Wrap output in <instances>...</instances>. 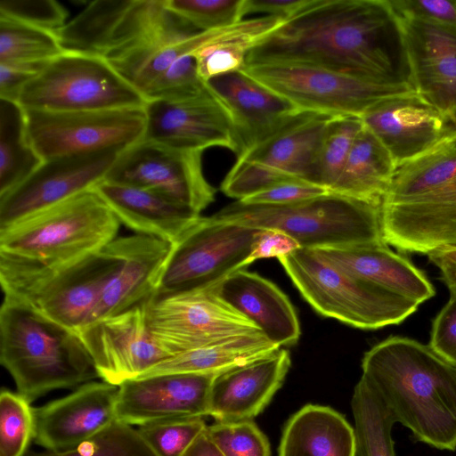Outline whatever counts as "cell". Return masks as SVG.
<instances>
[{"label":"cell","instance_id":"1","mask_svg":"<svg viewBox=\"0 0 456 456\" xmlns=\"http://www.w3.org/2000/svg\"><path fill=\"white\" fill-rule=\"evenodd\" d=\"M269 63L414 89L402 21L388 0H308L249 50L244 67Z\"/></svg>","mask_w":456,"mask_h":456},{"label":"cell","instance_id":"2","mask_svg":"<svg viewBox=\"0 0 456 456\" xmlns=\"http://www.w3.org/2000/svg\"><path fill=\"white\" fill-rule=\"evenodd\" d=\"M362 376L415 440L456 450V368L428 346L392 336L367 351Z\"/></svg>","mask_w":456,"mask_h":456},{"label":"cell","instance_id":"3","mask_svg":"<svg viewBox=\"0 0 456 456\" xmlns=\"http://www.w3.org/2000/svg\"><path fill=\"white\" fill-rule=\"evenodd\" d=\"M387 245L421 254L456 247V140L398 166L381 200Z\"/></svg>","mask_w":456,"mask_h":456},{"label":"cell","instance_id":"4","mask_svg":"<svg viewBox=\"0 0 456 456\" xmlns=\"http://www.w3.org/2000/svg\"><path fill=\"white\" fill-rule=\"evenodd\" d=\"M0 362L30 403L99 378L77 331L8 296L0 307Z\"/></svg>","mask_w":456,"mask_h":456},{"label":"cell","instance_id":"5","mask_svg":"<svg viewBox=\"0 0 456 456\" xmlns=\"http://www.w3.org/2000/svg\"><path fill=\"white\" fill-rule=\"evenodd\" d=\"M120 223L92 188L0 229V260L56 266L102 250Z\"/></svg>","mask_w":456,"mask_h":456},{"label":"cell","instance_id":"6","mask_svg":"<svg viewBox=\"0 0 456 456\" xmlns=\"http://www.w3.org/2000/svg\"><path fill=\"white\" fill-rule=\"evenodd\" d=\"M256 229H274L315 249L384 241L381 202L334 192L289 205L231 203L213 215Z\"/></svg>","mask_w":456,"mask_h":456},{"label":"cell","instance_id":"7","mask_svg":"<svg viewBox=\"0 0 456 456\" xmlns=\"http://www.w3.org/2000/svg\"><path fill=\"white\" fill-rule=\"evenodd\" d=\"M199 31L170 10L166 0H95L56 36L64 52L94 55L111 64Z\"/></svg>","mask_w":456,"mask_h":456},{"label":"cell","instance_id":"8","mask_svg":"<svg viewBox=\"0 0 456 456\" xmlns=\"http://www.w3.org/2000/svg\"><path fill=\"white\" fill-rule=\"evenodd\" d=\"M118 265L110 243L98 252L56 266L0 260V284L4 296L77 331L89 322Z\"/></svg>","mask_w":456,"mask_h":456},{"label":"cell","instance_id":"9","mask_svg":"<svg viewBox=\"0 0 456 456\" xmlns=\"http://www.w3.org/2000/svg\"><path fill=\"white\" fill-rule=\"evenodd\" d=\"M278 260L317 313L355 328L399 324L419 305L350 274L314 249L299 248Z\"/></svg>","mask_w":456,"mask_h":456},{"label":"cell","instance_id":"10","mask_svg":"<svg viewBox=\"0 0 456 456\" xmlns=\"http://www.w3.org/2000/svg\"><path fill=\"white\" fill-rule=\"evenodd\" d=\"M333 118L299 112L274 134L236 157L221 191L242 200L283 183L316 184L322 142Z\"/></svg>","mask_w":456,"mask_h":456},{"label":"cell","instance_id":"11","mask_svg":"<svg viewBox=\"0 0 456 456\" xmlns=\"http://www.w3.org/2000/svg\"><path fill=\"white\" fill-rule=\"evenodd\" d=\"M25 110L80 111L144 108L146 99L105 60L64 52L21 90Z\"/></svg>","mask_w":456,"mask_h":456},{"label":"cell","instance_id":"12","mask_svg":"<svg viewBox=\"0 0 456 456\" xmlns=\"http://www.w3.org/2000/svg\"><path fill=\"white\" fill-rule=\"evenodd\" d=\"M261 230L213 216H200L173 243L155 294L200 290L218 284L248 265Z\"/></svg>","mask_w":456,"mask_h":456},{"label":"cell","instance_id":"13","mask_svg":"<svg viewBox=\"0 0 456 456\" xmlns=\"http://www.w3.org/2000/svg\"><path fill=\"white\" fill-rule=\"evenodd\" d=\"M144 306L151 337L171 355L263 334L253 322L224 302L212 287L154 294L144 301Z\"/></svg>","mask_w":456,"mask_h":456},{"label":"cell","instance_id":"14","mask_svg":"<svg viewBox=\"0 0 456 456\" xmlns=\"http://www.w3.org/2000/svg\"><path fill=\"white\" fill-rule=\"evenodd\" d=\"M27 133L44 159L124 151L144 138V108L80 111L25 110Z\"/></svg>","mask_w":456,"mask_h":456},{"label":"cell","instance_id":"15","mask_svg":"<svg viewBox=\"0 0 456 456\" xmlns=\"http://www.w3.org/2000/svg\"><path fill=\"white\" fill-rule=\"evenodd\" d=\"M242 69L300 110L333 117L361 118L386 98L415 91L410 87L379 86L324 68L302 64L269 63Z\"/></svg>","mask_w":456,"mask_h":456},{"label":"cell","instance_id":"16","mask_svg":"<svg viewBox=\"0 0 456 456\" xmlns=\"http://www.w3.org/2000/svg\"><path fill=\"white\" fill-rule=\"evenodd\" d=\"M202 152L142 139L119 154L104 180L151 190L200 214L216 195Z\"/></svg>","mask_w":456,"mask_h":456},{"label":"cell","instance_id":"17","mask_svg":"<svg viewBox=\"0 0 456 456\" xmlns=\"http://www.w3.org/2000/svg\"><path fill=\"white\" fill-rule=\"evenodd\" d=\"M122 151L108 150L44 160L27 179L0 196V229L94 188L105 179Z\"/></svg>","mask_w":456,"mask_h":456},{"label":"cell","instance_id":"18","mask_svg":"<svg viewBox=\"0 0 456 456\" xmlns=\"http://www.w3.org/2000/svg\"><path fill=\"white\" fill-rule=\"evenodd\" d=\"M77 332L99 378L118 387L172 356L151 337L144 301L119 314L94 321Z\"/></svg>","mask_w":456,"mask_h":456},{"label":"cell","instance_id":"19","mask_svg":"<svg viewBox=\"0 0 456 456\" xmlns=\"http://www.w3.org/2000/svg\"><path fill=\"white\" fill-rule=\"evenodd\" d=\"M144 110L143 139L181 150L223 147L239 153L230 116L208 87L192 97L148 102Z\"/></svg>","mask_w":456,"mask_h":456},{"label":"cell","instance_id":"20","mask_svg":"<svg viewBox=\"0 0 456 456\" xmlns=\"http://www.w3.org/2000/svg\"><path fill=\"white\" fill-rule=\"evenodd\" d=\"M118 387L89 381L66 396L34 408V442L50 452L70 450L114 421Z\"/></svg>","mask_w":456,"mask_h":456},{"label":"cell","instance_id":"21","mask_svg":"<svg viewBox=\"0 0 456 456\" xmlns=\"http://www.w3.org/2000/svg\"><path fill=\"white\" fill-rule=\"evenodd\" d=\"M215 374H166L126 380L118 386L117 419L151 422L208 416Z\"/></svg>","mask_w":456,"mask_h":456},{"label":"cell","instance_id":"22","mask_svg":"<svg viewBox=\"0 0 456 456\" xmlns=\"http://www.w3.org/2000/svg\"><path fill=\"white\" fill-rule=\"evenodd\" d=\"M206 84L232 122L239 144L237 157L274 134L302 111L242 69L214 77Z\"/></svg>","mask_w":456,"mask_h":456},{"label":"cell","instance_id":"23","mask_svg":"<svg viewBox=\"0 0 456 456\" xmlns=\"http://www.w3.org/2000/svg\"><path fill=\"white\" fill-rule=\"evenodd\" d=\"M110 246L118 256V265L88 323L128 310L153 296L158 291L173 244L135 233L117 237Z\"/></svg>","mask_w":456,"mask_h":456},{"label":"cell","instance_id":"24","mask_svg":"<svg viewBox=\"0 0 456 456\" xmlns=\"http://www.w3.org/2000/svg\"><path fill=\"white\" fill-rule=\"evenodd\" d=\"M396 167L431 149L444 136V116L415 91L386 98L362 117Z\"/></svg>","mask_w":456,"mask_h":456},{"label":"cell","instance_id":"25","mask_svg":"<svg viewBox=\"0 0 456 456\" xmlns=\"http://www.w3.org/2000/svg\"><path fill=\"white\" fill-rule=\"evenodd\" d=\"M400 19L414 90L446 117L456 109V27Z\"/></svg>","mask_w":456,"mask_h":456},{"label":"cell","instance_id":"26","mask_svg":"<svg viewBox=\"0 0 456 456\" xmlns=\"http://www.w3.org/2000/svg\"><path fill=\"white\" fill-rule=\"evenodd\" d=\"M290 362L289 352L280 348L217 374L210 390L208 416L221 422L253 419L281 387Z\"/></svg>","mask_w":456,"mask_h":456},{"label":"cell","instance_id":"27","mask_svg":"<svg viewBox=\"0 0 456 456\" xmlns=\"http://www.w3.org/2000/svg\"><path fill=\"white\" fill-rule=\"evenodd\" d=\"M212 288L224 302L253 322L273 344L281 347L297 342L301 331L295 308L269 280L240 269Z\"/></svg>","mask_w":456,"mask_h":456},{"label":"cell","instance_id":"28","mask_svg":"<svg viewBox=\"0 0 456 456\" xmlns=\"http://www.w3.org/2000/svg\"><path fill=\"white\" fill-rule=\"evenodd\" d=\"M314 250L350 274L419 305L436 293L425 273L385 241Z\"/></svg>","mask_w":456,"mask_h":456},{"label":"cell","instance_id":"29","mask_svg":"<svg viewBox=\"0 0 456 456\" xmlns=\"http://www.w3.org/2000/svg\"><path fill=\"white\" fill-rule=\"evenodd\" d=\"M120 224L136 234L175 243L200 215L151 190L103 180L93 188Z\"/></svg>","mask_w":456,"mask_h":456},{"label":"cell","instance_id":"30","mask_svg":"<svg viewBox=\"0 0 456 456\" xmlns=\"http://www.w3.org/2000/svg\"><path fill=\"white\" fill-rule=\"evenodd\" d=\"M278 456H356L354 429L334 409L306 404L285 424Z\"/></svg>","mask_w":456,"mask_h":456},{"label":"cell","instance_id":"31","mask_svg":"<svg viewBox=\"0 0 456 456\" xmlns=\"http://www.w3.org/2000/svg\"><path fill=\"white\" fill-rule=\"evenodd\" d=\"M280 348L263 334L243 337L174 354L137 379L166 374L217 375L268 356Z\"/></svg>","mask_w":456,"mask_h":456},{"label":"cell","instance_id":"32","mask_svg":"<svg viewBox=\"0 0 456 456\" xmlns=\"http://www.w3.org/2000/svg\"><path fill=\"white\" fill-rule=\"evenodd\" d=\"M395 169L396 165L389 151L363 126L331 192L381 202Z\"/></svg>","mask_w":456,"mask_h":456},{"label":"cell","instance_id":"33","mask_svg":"<svg viewBox=\"0 0 456 456\" xmlns=\"http://www.w3.org/2000/svg\"><path fill=\"white\" fill-rule=\"evenodd\" d=\"M44 162L29 142L24 109L0 99V196L27 179Z\"/></svg>","mask_w":456,"mask_h":456},{"label":"cell","instance_id":"34","mask_svg":"<svg viewBox=\"0 0 456 456\" xmlns=\"http://www.w3.org/2000/svg\"><path fill=\"white\" fill-rule=\"evenodd\" d=\"M351 408L356 456H395L392 428L397 421L380 396L362 378L354 388Z\"/></svg>","mask_w":456,"mask_h":456},{"label":"cell","instance_id":"35","mask_svg":"<svg viewBox=\"0 0 456 456\" xmlns=\"http://www.w3.org/2000/svg\"><path fill=\"white\" fill-rule=\"evenodd\" d=\"M63 53L55 32L0 17V62H48Z\"/></svg>","mask_w":456,"mask_h":456},{"label":"cell","instance_id":"36","mask_svg":"<svg viewBox=\"0 0 456 456\" xmlns=\"http://www.w3.org/2000/svg\"><path fill=\"white\" fill-rule=\"evenodd\" d=\"M25 456H156L133 426L116 420L77 446L63 452H30Z\"/></svg>","mask_w":456,"mask_h":456},{"label":"cell","instance_id":"37","mask_svg":"<svg viewBox=\"0 0 456 456\" xmlns=\"http://www.w3.org/2000/svg\"><path fill=\"white\" fill-rule=\"evenodd\" d=\"M362 127L363 123L359 117L339 116L330 120L319 153L317 185L331 191Z\"/></svg>","mask_w":456,"mask_h":456},{"label":"cell","instance_id":"38","mask_svg":"<svg viewBox=\"0 0 456 456\" xmlns=\"http://www.w3.org/2000/svg\"><path fill=\"white\" fill-rule=\"evenodd\" d=\"M18 392L0 394V456H25L34 437V408Z\"/></svg>","mask_w":456,"mask_h":456},{"label":"cell","instance_id":"39","mask_svg":"<svg viewBox=\"0 0 456 456\" xmlns=\"http://www.w3.org/2000/svg\"><path fill=\"white\" fill-rule=\"evenodd\" d=\"M207 428L203 417H196L151 422L138 431L156 456H183Z\"/></svg>","mask_w":456,"mask_h":456},{"label":"cell","instance_id":"40","mask_svg":"<svg viewBox=\"0 0 456 456\" xmlns=\"http://www.w3.org/2000/svg\"><path fill=\"white\" fill-rule=\"evenodd\" d=\"M167 7L200 31L243 20L244 0H166Z\"/></svg>","mask_w":456,"mask_h":456},{"label":"cell","instance_id":"41","mask_svg":"<svg viewBox=\"0 0 456 456\" xmlns=\"http://www.w3.org/2000/svg\"><path fill=\"white\" fill-rule=\"evenodd\" d=\"M207 432L224 456H271L270 443L253 419L216 421Z\"/></svg>","mask_w":456,"mask_h":456},{"label":"cell","instance_id":"42","mask_svg":"<svg viewBox=\"0 0 456 456\" xmlns=\"http://www.w3.org/2000/svg\"><path fill=\"white\" fill-rule=\"evenodd\" d=\"M208 88L196 69L194 59L184 56L162 73L144 94L148 102L192 97Z\"/></svg>","mask_w":456,"mask_h":456},{"label":"cell","instance_id":"43","mask_svg":"<svg viewBox=\"0 0 456 456\" xmlns=\"http://www.w3.org/2000/svg\"><path fill=\"white\" fill-rule=\"evenodd\" d=\"M69 12L55 0H1L0 17L57 32L68 21Z\"/></svg>","mask_w":456,"mask_h":456},{"label":"cell","instance_id":"44","mask_svg":"<svg viewBox=\"0 0 456 456\" xmlns=\"http://www.w3.org/2000/svg\"><path fill=\"white\" fill-rule=\"evenodd\" d=\"M403 19L456 27V0H388Z\"/></svg>","mask_w":456,"mask_h":456},{"label":"cell","instance_id":"45","mask_svg":"<svg viewBox=\"0 0 456 456\" xmlns=\"http://www.w3.org/2000/svg\"><path fill=\"white\" fill-rule=\"evenodd\" d=\"M428 346L456 368V298L451 297L432 323Z\"/></svg>","mask_w":456,"mask_h":456},{"label":"cell","instance_id":"46","mask_svg":"<svg viewBox=\"0 0 456 456\" xmlns=\"http://www.w3.org/2000/svg\"><path fill=\"white\" fill-rule=\"evenodd\" d=\"M330 192L327 189L305 182H289L274 185L269 189L240 200L255 205H289Z\"/></svg>","mask_w":456,"mask_h":456},{"label":"cell","instance_id":"47","mask_svg":"<svg viewBox=\"0 0 456 456\" xmlns=\"http://www.w3.org/2000/svg\"><path fill=\"white\" fill-rule=\"evenodd\" d=\"M48 62H0V99L17 102L22 88Z\"/></svg>","mask_w":456,"mask_h":456},{"label":"cell","instance_id":"48","mask_svg":"<svg viewBox=\"0 0 456 456\" xmlns=\"http://www.w3.org/2000/svg\"><path fill=\"white\" fill-rule=\"evenodd\" d=\"M299 244L289 235L274 229H262L248 257V265L258 259L281 257L299 248Z\"/></svg>","mask_w":456,"mask_h":456},{"label":"cell","instance_id":"49","mask_svg":"<svg viewBox=\"0 0 456 456\" xmlns=\"http://www.w3.org/2000/svg\"><path fill=\"white\" fill-rule=\"evenodd\" d=\"M308 0H244V16L263 12L269 16L287 19L303 7Z\"/></svg>","mask_w":456,"mask_h":456},{"label":"cell","instance_id":"50","mask_svg":"<svg viewBox=\"0 0 456 456\" xmlns=\"http://www.w3.org/2000/svg\"><path fill=\"white\" fill-rule=\"evenodd\" d=\"M183 456H224L209 437L207 429L190 445Z\"/></svg>","mask_w":456,"mask_h":456},{"label":"cell","instance_id":"51","mask_svg":"<svg viewBox=\"0 0 456 456\" xmlns=\"http://www.w3.org/2000/svg\"><path fill=\"white\" fill-rule=\"evenodd\" d=\"M428 256L429 260L440 269L442 279L448 287L451 297L456 298V263L433 255Z\"/></svg>","mask_w":456,"mask_h":456},{"label":"cell","instance_id":"52","mask_svg":"<svg viewBox=\"0 0 456 456\" xmlns=\"http://www.w3.org/2000/svg\"><path fill=\"white\" fill-rule=\"evenodd\" d=\"M445 118L443 138L456 140V109Z\"/></svg>","mask_w":456,"mask_h":456},{"label":"cell","instance_id":"53","mask_svg":"<svg viewBox=\"0 0 456 456\" xmlns=\"http://www.w3.org/2000/svg\"><path fill=\"white\" fill-rule=\"evenodd\" d=\"M428 255H433L435 256L448 259L456 263V247L444 248L429 253Z\"/></svg>","mask_w":456,"mask_h":456}]
</instances>
